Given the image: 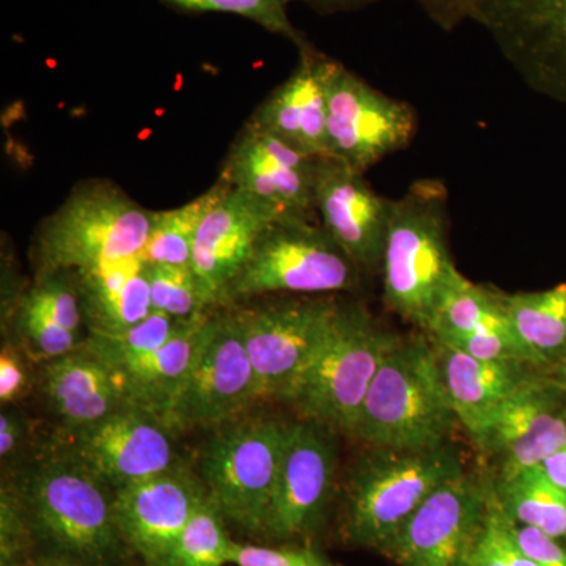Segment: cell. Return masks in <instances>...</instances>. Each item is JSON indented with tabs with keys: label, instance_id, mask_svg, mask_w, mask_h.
Here are the masks:
<instances>
[{
	"label": "cell",
	"instance_id": "5b68a950",
	"mask_svg": "<svg viewBox=\"0 0 566 566\" xmlns=\"http://www.w3.org/2000/svg\"><path fill=\"white\" fill-rule=\"evenodd\" d=\"M398 338L365 305L340 301L333 329L282 401L292 405L301 420L353 436L368 389Z\"/></svg>",
	"mask_w": 566,
	"mask_h": 566
},
{
	"label": "cell",
	"instance_id": "d4e9b609",
	"mask_svg": "<svg viewBox=\"0 0 566 566\" xmlns=\"http://www.w3.org/2000/svg\"><path fill=\"white\" fill-rule=\"evenodd\" d=\"M77 275L84 322L91 334L120 333L150 316V281L142 256Z\"/></svg>",
	"mask_w": 566,
	"mask_h": 566
},
{
	"label": "cell",
	"instance_id": "f35d334b",
	"mask_svg": "<svg viewBox=\"0 0 566 566\" xmlns=\"http://www.w3.org/2000/svg\"><path fill=\"white\" fill-rule=\"evenodd\" d=\"M513 532L521 549L539 566H566V546L558 538L546 535L538 528L517 526L515 523Z\"/></svg>",
	"mask_w": 566,
	"mask_h": 566
},
{
	"label": "cell",
	"instance_id": "30bf717a",
	"mask_svg": "<svg viewBox=\"0 0 566 566\" xmlns=\"http://www.w3.org/2000/svg\"><path fill=\"white\" fill-rule=\"evenodd\" d=\"M255 374L234 305L212 311L203 340L164 423L178 430L218 428L255 405Z\"/></svg>",
	"mask_w": 566,
	"mask_h": 566
},
{
	"label": "cell",
	"instance_id": "7bdbcfd3",
	"mask_svg": "<svg viewBox=\"0 0 566 566\" xmlns=\"http://www.w3.org/2000/svg\"><path fill=\"white\" fill-rule=\"evenodd\" d=\"M300 2L307 3L316 13L335 14L365 9V7L379 2V0H300Z\"/></svg>",
	"mask_w": 566,
	"mask_h": 566
},
{
	"label": "cell",
	"instance_id": "f6af8a7d",
	"mask_svg": "<svg viewBox=\"0 0 566 566\" xmlns=\"http://www.w3.org/2000/svg\"><path fill=\"white\" fill-rule=\"evenodd\" d=\"M24 566H91L81 564V562L71 560V558L54 556V554H43V556L32 557Z\"/></svg>",
	"mask_w": 566,
	"mask_h": 566
},
{
	"label": "cell",
	"instance_id": "ab89813d",
	"mask_svg": "<svg viewBox=\"0 0 566 566\" xmlns=\"http://www.w3.org/2000/svg\"><path fill=\"white\" fill-rule=\"evenodd\" d=\"M29 386V375L22 363L20 346L3 345L0 353V401L11 403L25 394Z\"/></svg>",
	"mask_w": 566,
	"mask_h": 566
},
{
	"label": "cell",
	"instance_id": "e0dca14e",
	"mask_svg": "<svg viewBox=\"0 0 566 566\" xmlns=\"http://www.w3.org/2000/svg\"><path fill=\"white\" fill-rule=\"evenodd\" d=\"M169 427L128 406L99 422L73 430L66 455L85 465L112 490L145 482L177 464Z\"/></svg>",
	"mask_w": 566,
	"mask_h": 566
},
{
	"label": "cell",
	"instance_id": "3957f363",
	"mask_svg": "<svg viewBox=\"0 0 566 566\" xmlns=\"http://www.w3.org/2000/svg\"><path fill=\"white\" fill-rule=\"evenodd\" d=\"M458 423L430 335H400L368 389L353 436L376 449H438L449 444Z\"/></svg>",
	"mask_w": 566,
	"mask_h": 566
},
{
	"label": "cell",
	"instance_id": "ee69618b",
	"mask_svg": "<svg viewBox=\"0 0 566 566\" xmlns=\"http://www.w3.org/2000/svg\"><path fill=\"white\" fill-rule=\"evenodd\" d=\"M539 468L558 488L566 491V444L547 458Z\"/></svg>",
	"mask_w": 566,
	"mask_h": 566
},
{
	"label": "cell",
	"instance_id": "9a60e30c",
	"mask_svg": "<svg viewBox=\"0 0 566 566\" xmlns=\"http://www.w3.org/2000/svg\"><path fill=\"white\" fill-rule=\"evenodd\" d=\"M319 159L245 122L223 158L219 178L270 205L279 218L312 219Z\"/></svg>",
	"mask_w": 566,
	"mask_h": 566
},
{
	"label": "cell",
	"instance_id": "5bb4252c",
	"mask_svg": "<svg viewBox=\"0 0 566 566\" xmlns=\"http://www.w3.org/2000/svg\"><path fill=\"white\" fill-rule=\"evenodd\" d=\"M334 436L335 431L308 420L289 424L263 536L290 542L318 526L337 469Z\"/></svg>",
	"mask_w": 566,
	"mask_h": 566
},
{
	"label": "cell",
	"instance_id": "6da1fadb",
	"mask_svg": "<svg viewBox=\"0 0 566 566\" xmlns=\"http://www.w3.org/2000/svg\"><path fill=\"white\" fill-rule=\"evenodd\" d=\"M11 490L48 554L111 566L128 549L115 523V491L66 453L33 461Z\"/></svg>",
	"mask_w": 566,
	"mask_h": 566
},
{
	"label": "cell",
	"instance_id": "2e32d148",
	"mask_svg": "<svg viewBox=\"0 0 566 566\" xmlns=\"http://www.w3.org/2000/svg\"><path fill=\"white\" fill-rule=\"evenodd\" d=\"M207 497L202 479L178 464L161 475L115 490V523L144 566H175L182 532Z\"/></svg>",
	"mask_w": 566,
	"mask_h": 566
},
{
	"label": "cell",
	"instance_id": "8d00e7d4",
	"mask_svg": "<svg viewBox=\"0 0 566 566\" xmlns=\"http://www.w3.org/2000/svg\"><path fill=\"white\" fill-rule=\"evenodd\" d=\"M233 566H338L311 546H259L233 543Z\"/></svg>",
	"mask_w": 566,
	"mask_h": 566
},
{
	"label": "cell",
	"instance_id": "60d3db41",
	"mask_svg": "<svg viewBox=\"0 0 566 566\" xmlns=\"http://www.w3.org/2000/svg\"><path fill=\"white\" fill-rule=\"evenodd\" d=\"M416 2L444 32L455 31L464 21H472L476 6V0H416Z\"/></svg>",
	"mask_w": 566,
	"mask_h": 566
},
{
	"label": "cell",
	"instance_id": "4316f807",
	"mask_svg": "<svg viewBox=\"0 0 566 566\" xmlns=\"http://www.w3.org/2000/svg\"><path fill=\"white\" fill-rule=\"evenodd\" d=\"M495 499L517 526L538 528L554 538L566 536V491L539 465L494 483Z\"/></svg>",
	"mask_w": 566,
	"mask_h": 566
},
{
	"label": "cell",
	"instance_id": "74e56055",
	"mask_svg": "<svg viewBox=\"0 0 566 566\" xmlns=\"http://www.w3.org/2000/svg\"><path fill=\"white\" fill-rule=\"evenodd\" d=\"M433 340L468 354V356L476 357V359L521 360V363L534 365L526 348L513 333L461 334L433 338Z\"/></svg>",
	"mask_w": 566,
	"mask_h": 566
},
{
	"label": "cell",
	"instance_id": "cb8c5ba5",
	"mask_svg": "<svg viewBox=\"0 0 566 566\" xmlns=\"http://www.w3.org/2000/svg\"><path fill=\"white\" fill-rule=\"evenodd\" d=\"M211 314L192 319L155 352L118 368L129 405L164 422L191 370Z\"/></svg>",
	"mask_w": 566,
	"mask_h": 566
},
{
	"label": "cell",
	"instance_id": "4fadbf2b",
	"mask_svg": "<svg viewBox=\"0 0 566 566\" xmlns=\"http://www.w3.org/2000/svg\"><path fill=\"white\" fill-rule=\"evenodd\" d=\"M494 483L461 471L420 505L386 556L400 566H468L485 527Z\"/></svg>",
	"mask_w": 566,
	"mask_h": 566
},
{
	"label": "cell",
	"instance_id": "8fae6325",
	"mask_svg": "<svg viewBox=\"0 0 566 566\" xmlns=\"http://www.w3.org/2000/svg\"><path fill=\"white\" fill-rule=\"evenodd\" d=\"M419 118L411 104L376 91L337 62L329 84L326 158L365 174L415 140Z\"/></svg>",
	"mask_w": 566,
	"mask_h": 566
},
{
	"label": "cell",
	"instance_id": "7a4b0ae2",
	"mask_svg": "<svg viewBox=\"0 0 566 566\" xmlns=\"http://www.w3.org/2000/svg\"><path fill=\"white\" fill-rule=\"evenodd\" d=\"M382 301L428 333L439 307L464 281L449 245V189L423 178L392 199L381 262Z\"/></svg>",
	"mask_w": 566,
	"mask_h": 566
},
{
	"label": "cell",
	"instance_id": "4dcf8cb0",
	"mask_svg": "<svg viewBox=\"0 0 566 566\" xmlns=\"http://www.w3.org/2000/svg\"><path fill=\"white\" fill-rule=\"evenodd\" d=\"M233 543L226 517L208 495L182 532L175 566H229Z\"/></svg>",
	"mask_w": 566,
	"mask_h": 566
},
{
	"label": "cell",
	"instance_id": "44dd1931",
	"mask_svg": "<svg viewBox=\"0 0 566 566\" xmlns=\"http://www.w3.org/2000/svg\"><path fill=\"white\" fill-rule=\"evenodd\" d=\"M300 61L289 80L249 117V123L297 150L326 158L329 84L338 61L316 50L311 41L297 48Z\"/></svg>",
	"mask_w": 566,
	"mask_h": 566
},
{
	"label": "cell",
	"instance_id": "836d02e7",
	"mask_svg": "<svg viewBox=\"0 0 566 566\" xmlns=\"http://www.w3.org/2000/svg\"><path fill=\"white\" fill-rule=\"evenodd\" d=\"M175 10L192 13L237 14L259 24L264 31L292 41L294 46H303L307 39L294 28L289 17V7L300 0H159Z\"/></svg>",
	"mask_w": 566,
	"mask_h": 566
},
{
	"label": "cell",
	"instance_id": "603a6c76",
	"mask_svg": "<svg viewBox=\"0 0 566 566\" xmlns=\"http://www.w3.org/2000/svg\"><path fill=\"white\" fill-rule=\"evenodd\" d=\"M41 390L71 430L99 422L132 406L122 376L84 344L43 363Z\"/></svg>",
	"mask_w": 566,
	"mask_h": 566
},
{
	"label": "cell",
	"instance_id": "7402d4cb",
	"mask_svg": "<svg viewBox=\"0 0 566 566\" xmlns=\"http://www.w3.org/2000/svg\"><path fill=\"white\" fill-rule=\"evenodd\" d=\"M433 345L450 403L471 439L509 398L545 375L521 360L476 359L439 342Z\"/></svg>",
	"mask_w": 566,
	"mask_h": 566
},
{
	"label": "cell",
	"instance_id": "52a82bcc",
	"mask_svg": "<svg viewBox=\"0 0 566 566\" xmlns=\"http://www.w3.org/2000/svg\"><path fill=\"white\" fill-rule=\"evenodd\" d=\"M363 271L323 226L311 219H275L253 248L243 270L230 283L221 307L273 294L353 292Z\"/></svg>",
	"mask_w": 566,
	"mask_h": 566
},
{
	"label": "cell",
	"instance_id": "d6986e66",
	"mask_svg": "<svg viewBox=\"0 0 566 566\" xmlns=\"http://www.w3.org/2000/svg\"><path fill=\"white\" fill-rule=\"evenodd\" d=\"M392 199L379 196L364 175L319 159L316 211L322 226L364 273L381 271Z\"/></svg>",
	"mask_w": 566,
	"mask_h": 566
},
{
	"label": "cell",
	"instance_id": "d590c367",
	"mask_svg": "<svg viewBox=\"0 0 566 566\" xmlns=\"http://www.w3.org/2000/svg\"><path fill=\"white\" fill-rule=\"evenodd\" d=\"M33 535L20 502L11 486L2 488L0 497V566H24L31 554Z\"/></svg>",
	"mask_w": 566,
	"mask_h": 566
},
{
	"label": "cell",
	"instance_id": "484cf974",
	"mask_svg": "<svg viewBox=\"0 0 566 566\" xmlns=\"http://www.w3.org/2000/svg\"><path fill=\"white\" fill-rule=\"evenodd\" d=\"M505 307L516 337L543 374L566 357V283L506 294Z\"/></svg>",
	"mask_w": 566,
	"mask_h": 566
},
{
	"label": "cell",
	"instance_id": "e575fe53",
	"mask_svg": "<svg viewBox=\"0 0 566 566\" xmlns=\"http://www.w3.org/2000/svg\"><path fill=\"white\" fill-rule=\"evenodd\" d=\"M21 300L35 305L66 329L81 334L85 322L76 271L59 270L33 275Z\"/></svg>",
	"mask_w": 566,
	"mask_h": 566
},
{
	"label": "cell",
	"instance_id": "ba28073f",
	"mask_svg": "<svg viewBox=\"0 0 566 566\" xmlns=\"http://www.w3.org/2000/svg\"><path fill=\"white\" fill-rule=\"evenodd\" d=\"M289 424L273 417H238L216 428L200 452L208 495L234 526L263 536Z\"/></svg>",
	"mask_w": 566,
	"mask_h": 566
},
{
	"label": "cell",
	"instance_id": "8992f818",
	"mask_svg": "<svg viewBox=\"0 0 566 566\" xmlns=\"http://www.w3.org/2000/svg\"><path fill=\"white\" fill-rule=\"evenodd\" d=\"M464 471L452 446L428 450L376 449L357 458L345 485L346 542L387 554L420 505Z\"/></svg>",
	"mask_w": 566,
	"mask_h": 566
},
{
	"label": "cell",
	"instance_id": "f546056e",
	"mask_svg": "<svg viewBox=\"0 0 566 566\" xmlns=\"http://www.w3.org/2000/svg\"><path fill=\"white\" fill-rule=\"evenodd\" d=\"M188 323L180 322L164 312L153 311L144 322L134 324L128 329L112 334H91L87 340H82V344L104 363L118 370L126 364L158 349L175 334L180 333Z\"/></svg>",
	"mask_w": 566,
	"mask_h": 566
},
{
	"label": "cell",
	"instance_id": "83f0119b",
	"mask_svg": "<svg viewBox=\"0 0 566 566\" xmlns=\"http://www.w3.org/2000/svg\"><path fill=\"white\" fill-rule=\"evenodd\" d=\"M230 186L218 181L191 202L172 210L153 211L150 234L142 260L148 264H175L191 266L193 241L200 223Z\"/></svg>",
	"mask_w": 566,
	"mask_h": 566
},
{
	"label": "cell",
	"instance_id": "ffe728a7",
	"mask_svg": "<svg viewBox=\"0 0 566 566\" xmlns=\"http://www.w3.org/2000/svg\"><path fill=\"white\" fill-rule=\"evenodd\" d=\"M275 219L279 214L270 205L233 188L205 216L193 241L191 266L212 308L221 307L230 283Z\"/></svg>",
	"mask_w": 566,
	"mask_h": 566
},
{
	"label": "cell",
	"instance_id": "d6a6232c",
	"mask_svg": "<svg viewBox=\"0 0 566 566\" xmlns=\"http://www.w3.org/2000/svg\"><path fill=\"white\" fill-rule=\"evenodd\" d=\"M7 323L10 324L24 352L40 363L57 359L82 344L81 335L66 329L35 305L18 300Z\"/></svg>",
	"mask_w": 566,
	"mask_h": 566
},
{
	"label": "cell",
	"instance_id": "7c38bea8",
	"mask_svg": "<svg viewBox=\"0 0 566 566\" xmlns=\"http://www.w3.org/2000/svg\"><path fill=\"white\" fill-rule=\"evenodd\" d=\"M472 21L532 92L566 106V0H476Z\"/></svg>",
	"mask_w": 566,
	"mask_h": 566
},
{
	"label": "cell",
	"instance_id": "ac0fdd59",
	"mask_svg": "<svg viewBox=\"0 0 566 566\" xmlns=\"http://www.w3.org/2000/svg\"><path fill=\"white\" fill-rule=\"evenodd\" d=\"M472 441L497 461V480L542 465L566 444V394L539 376L509 398Z\"/></svg>",
	"mask_w": 566,
	"mask_h": 566
},
{
	"label": "cell",
	"instance_id": "1f68e13d",
	"mask_svg": "<svg viewBox=\"0 0 566 566\" xmlns=\"http://www.w3.org/2000/svg\"><path fill=\"white\" fill-rule=\"evenodd\" d=\"M147 270L153 311L164 312L180 322H191L214 311L192 266L147 263Z\"/></svg>",
	"mask_w": 566,
	"mask_h": 566
},
{
	"label": "cell",
	"instance_id": "9c48e42d",
	"mask_svg": "<svg viewBox=\"0 0 566 566\" xmlns=\"http://www.w3.org/2000/svg\"><path fill=\"white\" fill-rule=\"evenodd\" d=\"M264 303L233 304L243 324L245 348L259 400H282L294 378L326 340L340 300L331 294H273Z\"/></svg>",
	"mask_w": 566,
	"mask_h": 566
},
{
	"label": "cell",
	"instance_id": "b9f144b4",
	"mask_svg": "<svg viewBox=\"0 0 566 566\" xmlns=\"http://www.w3.org/2000/svg\"><path fill=\"white\" fill-rule=\"evenodd\" d=\"M31 422L20 411H3L0 416V457L6 461L17 460L31 436Z\"/></svg>",
	"mask_w": 566,
	"mask_h": 566
},
{
	"label": "cell",
	"instance_id": "f1b7e54d",
	"mask_svg": "<svg viewBox=\"0 0 566 566\" xmlns=\"http://www.w3.org/2000/svg\"><path fill=\"white\" fill-rule=\"evenodd\" d=\"M482 333L515 334L506 314L505 293L464 279L446 297L427 334L444 338Z\"/></svg>",
	"mask_w": 566,
	"mask_h": 566
},
{
	"label": "cell",
	"instance_id": "277c9868",
	"mask_svg": "<svg viewBox=\"0 0 566 566\" xmlns=\"http://www.w3.org/2000/svg\"><path fill=\"white\" fill-rule=\"evenodd\" d=\"M151 221L153 211L137 203L117 182L107 178L82 180L36 227L31 245L35 274L59 270L87 273L139 259Z\"/></svg>",
	"mask_w": 566,
	"mask_h": 566
}]
</instances>
